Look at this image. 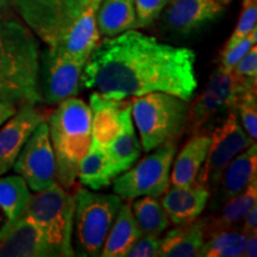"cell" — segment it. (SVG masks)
Listing matches in <instances>:
<instances>
[{
    "instance_id": "1f68e13d",
    "label": "cell",
    "mask_w": 257,
    "mask_h": 257,
    "mask_svg": "<svg viewBox=\"0 0 257 257\" xmlns=\"http://www.w3.org/2000/svg\"><path fill=\"white\" fill-rule=\"evenodd\" d=\"M234 110L238 112L244 130L256 142L257 138V101L256 91H245L237 98Z\"/></svg>"
},
{
    "instance_id": "2e32d148",
    "label": "cell",
    "mask_w": 257,
    "mask_h": 257,
    "mask_svg": "<svg viewBox=\"0 0 257 257\" xmlns=\"http://www.w3.org/2000/svg\"><path fill=\"white\" fill-rule=\"evenodd\" d=\"M59 253L48 243L32 220L22 216L15 227L0 239V257H51Z\"/></svg>"
},
{
    "instance_id": "ab89813d",
    "label": "cell",
    "mask_w": 257,
    "mask_h": 257,
    "mask_svg": "<svg viewBox=\"0 0 257 257\" xmlns=\"http://www.w3.org/2000/svg\"><path fill=\"white\" fill-rule=\"evenodd\" d=\"M10 6H15L14 0H0V12H4Z\"/></svg>"
},
{
    "instance_id": "d6986e66",
    "label": "cell",
    "mask_w": 257,
    "mask_h": 257,
    "mask_svg": "<svg viewBox=\"0 0 257 257\" xmlns=\"http://www.w3.org/2000/svg\"><path fill=\"white\" fill-rule=\"evenodd\" d=\"M120 120L121 128L119 134L107 146H101L110 156L119 174L131 168L134 163L140 159L142 152V146L136 136L133 123L131 101H125L120 111Z\"/></svg>"
},
{
    "instance_id": "7402d4cb",
    "label": "cell",
    "mask_w": 257,
    "mask_h": 257,
    "mask_svg": "<svg viewBox=\"0 0 257 257\" xmlns=\"http://www.w3.org/2000/svg\"><path fill=\"white\" fill-rule=\"evenodd\" d=\"M125 101L104 98L93 92L89 98L92 113V138L100 146H107L121 128L120 111Z\"/></svg>"
},
{
    "instance_id": "484cf974",
    "label": "cell",
    "mask_w": 257,
    "mask_h": 257,
    "mask_svg": "<svg viewBox=\"0 0 257 257\" xmlns=\"http://www.w3.org/2000/svg\"><path fill=\"white\" fill-rule=\"evenodd\" d=\"M205 242L202 219L192 223L176 225L162 238L160 256L162 257H193L197 256Z\"/></svg>"
},
{
    "instance_id": "44dd1931",
    "label": "cell",
    "mask_w": 257,
    "mask_h": 257,
    "mask_svg": "<svg viewBox=\"0 0 257 257\" xmlns=\"http://www.w3.org/2000/svg\"><path fill=\"white\" fill-rule=\"evenodd\" d=\"M211 146V137L207 135L194 134L186 143L176 157L170 181L176 186H193L197 184V178Z\"/></svg>"
},
{
    "instance_id": "d4e9b609",
    "label": "cell",
    "mask_w": 257,
    "mask_h": 257,
    "mask_svg": "<svg viewBox=\"0 0 257 257\" xmlns=\"http://www.w3.org/2000/svg\"><path fill=\"white\" fill-rule=\"evenodd\" d=\"M96 27L104 37H114L138 29L135 0H100L96 10Z\"/></svg>"
},
{
    "instance_id": "83f0119b",
    "label": "cell",
    "mask_w": 257,
    "mask_h": 257,
    "mask_svg": "<svg viewBox=\"0 0 257 257\" xmlns=\"http://www.w3.org/2000/svg\"><path fill=\"white\" fill-rule=\"evenodd\" d=\"M246 234L239 229L217 231L205 238L199 257H240L244 253Z\"/></svg>"
},
{
    "instance_id": "74e56055",
    "label": "cell",
    "mask_w": 257,
    "mask_h": 257,
    "mask_svg": "<svg viewBox=\"0 0 257 257\" xmlns=\"http://www.w3.org/2000/svg\"><path fill=\"white\" fill-rule=\"evenodd\" d=\"M19 106L12 102L0 101V126L17 112Z\"/></svg>"
},
{
    "instance_id": "f546056e",
    "label": "cell",
    "mask_w": 257,
    "mask_h": 257,
    "mask_svg": "<svg viewBox=\"0 0 257 257\" xmlns=\"http://www.w3.org/2000/svg\"><path fill=\"white\" fill-rule=\"evenodd\" d=\"M205 88L214 93L220 99H223L225 104L229 106L230 110L233 111L237 98L240 93H243L232 73L223 69L220 66L211 74Z\"/></svg>"
},
{
    "instance_id": "5bb4252c",
    "label": "cell",
    "mask_w": 257,
    "mask_h": 257,
    "mask_svg": "<svg viewBox=\"0 0 257 257\" xmlns=\"http://www.w3.org/2000/svg\"><path fill=\"white\" fill-rule=\"evenodd\" d=\"M100 0H91L83 11L69 25L53 47L73 59L87 62L89 55L100 43V34L96 27V10Z\"/></svg>"
},
{
    "instance_id": "d590c367",
    "label": "cell",
    "mask_w": 257,
    "mask_h": 257,
    "mask_svg": "<svg viewBox=\"0 0 257 257\" xmlns=\"http://www.w3.org/2000/svg\"><path fill=\"white\" fill-rule=\"evenodd\" d=\"M162 238L160 236L143 234L126 252V257H157L160 256Z\"/></svg>"
},
{
    "instance_id": "ba28073f",
    "label": "cell",
    "mask_w": 257,
    "mask_h": 257,
    "mask_svg": "<svg viewBox=\"0 0 257 257\" xmlns=\"http://www.w3.org/2000/svg\"><path fill=\"white\" fill-rule=\"evenodd\" d=\"M24 23L47 46H53L91 0H14Z\"/></svg>"
},
{
    "instance_id": "b9f144b4",
    "label": "cell",
    "mask_w": 257,
    "mask_h": 257,
    "mask_svg": "<svg viewBox=\"0 0 257 257\" xmlns=\"http://www.w3.org/2000/svg\"><path fill=\"white\" fill-rule=\"evenodd\" d=\"M243 2H249V0H243Z\"/></svg>"
},
{
    "instance_id": "e575fe53",
    "label": "cell",
    "mask_w": 257,
    "mask_h": 257,
    "mask_svg": "<svg viewBox=\"0 0 257 257\" xmlns=\"http://www.w3.org/2000/svg\"><path fill=\"white\" fill-rule=\"evenodd\" d=\"M168 3L169 0H135L137 27L147 28L152 25Z\"/></svg>"
},
{
    "instance_id": "9a60e30c",
    "label": "cell",
    "mask_w": 257,
    "mask_h": 257,
    "mask_svg": "<svg viewBox=\"0 0 257 257\" xmlns=\"http://www.w3.org/2000/svg\"><path fill=\"white\" fill-rule=\"evenodd\" d=\"M257 179V146H251L239 153L221 174V178L212 191L210 208L217 212L227 200L239 194L253 180Z\"/></svg>"
},
{
    "instance_id": "ac0fdd59",
    "label": "cell",
    "mask_w": 257,
    "mask_h": 257,
    "mask_svg": "<svg viewBox=\"0 0 257 257\" xmlns=\"http://www.w3.org/2000/svg\"><path fill=\"white\" fill-rule=\"evenodd\" d=\"M30 194V189L19 175H0V239L23 216Z\"/></svg>"
},
{
    "instance_id": "f1b7e54d",
    "label": "cell",
    "mask_w": 257,
    "mask_h": 257,
    "mask_svg": "<svg viewBox=\"0 0 257 257\" xmlns=\"http://www.w3.org/2000/svg\"><path fill=\"white\" fill-rule=\"evenodd\" d=\"M225 110H230V108L223 99L204 88L201 94L195 99L194 104L189 106L188 127L191 128V133L193 135L198 134L202 125L210 118Z\"/></svg>"
},
{
    "instance_id": "3957f363",
    "label": "cell",
    "mask_w": 257,
    "mask_h": 257,
    "mask_svg": "<svg viewBox=\"0 0 257 257\" xmlns=\"http://www.w3.org/2000/svg\"><path fill=\"white\" fill-rule=\"evenodd\" d=\"M55 154L56 181L69 189L75 184L78 166L92 142V113L81 99H66L47 117Z\"/></svg>"
},
{
    "instance_id": "7a4b0ae2",
    "label": "cell",
    "mask_w": 257,
    "mask_h": 257,
    "mask_svg": "<svg viewBox=\"0 0 257 257\" xmlns=\"http://www.w3.org/2000/svg\"><path fill=\"white\" fill-rule=\"evenodd\" d=\"M40 44L27 24L0 12V101L41 104Z\"/></svg>"
},
{
    "instance_id": "cb8c5ba5",
    "label": "cell",
    "mask_w": 257,
    "mask_h": 257,
    "mask_svg": "<svg viewBox=\"0 0 257 257\" xmlns=\"http://www.w3.org/2000/svg\"><path fill=\"white\" fill-rule=\"evenodd\" d=\"M142 236L143 232L135 219L131 205H128V202H121L100 256L124 257Z\"/></svg>"
},
{
    "instance_id": "4fadbf2b",
    "label": "cell",
    "mask_w": 257,
    "mask_h": 257,
    "mask_svg": "<svg viewBox=\"0 0 257 257\" xmlns=\"http://www.w3.org/2000/svg\"><path fill=\"white\" fill-rule=\"evenodd\" d=\"M48 115L35 104H23L0 126V175L12 169L22 148Z\"/></svg>"
},
{
    "instance_id": "5b68a950",
    "label": "cell",
    "mask_w": 257,
    "mask_h": 257,
    "mask_svg": "<svg viewBox=\"0 0 257 257\" xmlns=\"http://www.w3.org/2000/svg\"><path fill=\"white\" fill-rule=\"evenodd\" d=\"M75 194L55 182L30 194L24 216L32 220L59 256H74L72 236Z\"/></svg>"
},
{
    "instance_id": "f35d334b",
    "label": "cell",
    "mask_w": 257,
    "mask_h": 257,
    "mask_svg": "<svg viewBox=\"0 0 257 257\" xmlns=\"http://www.w3.org/2000/svg\"><path fill=\"white\" fill-rule=\"evenodd\" d=\"M257 255V233L248 234L244 246L243 256L245 257H256Z\"/></svg>"
},
{
    "instance_id": "4dcf8cb0",
    "label": "cell",
    "mask_w": 257,
    "mask_h": 257,
    "mask_svg": "<svg viewBox=\"0 0 257 257\" xmlns=\"http://www.w3.org/2000/svg\"><path fill=\"white\" fill-rule=\"evenodd\" d=\"M243 92L256 91L257 48L253 46L231 70Z\"/></svg>"
},
{
    "instance_id": "836d02e7",
    "label": "cell",
    "mask_w": 257,
    "mask_h": 257,
    "mask_svg": "<svg viewBox=\"0 0 257 257\" xmlns=\"http://www.w3.org/2000/svg\"><path fill=\"white\" fill-rule=\"evenodd\" d=\"M257 40V29H255L249 36L243 38L239 41L236 46L227 50H223L221 53V60H220V67L227 72H231L233 67L238 63V61L245 55L250 50V48L256 46Z\"/></svg>"
},
{
    "instance_id": "8fae6325",
    "label": "cell",
    "mask_w": 257,
    "mask_h": 257,
    "mask_svg": "<svg viewBox=\"0 0 257 257\" xmlns=\"http://www.w3.org/2000/svg\"><path fill=\"white\" fill-rule=\"evenodd\" d=\"M12 168L32 192H40L55 184V154L51 146L47 120L38 125L29 137Z\"/></svg>"
},
{
    "instance_id": "4316f807",
    "label": "cell",
    "mask_w": 257,
    "mask_h": 257,
    "mask_svg": "<svg viewBox=\"0 0 257 257\" xmlns=\"http://www.w3.org/2000/svg\"><path fill=\"white\" fill-rule=\"evenodd\" d=\"M134 217L143 234L161 236L169 226L165 208L155 197H140L131 205Z\"/></svg>"
},
{
    "instance_id": "9c48e42d",
    "label": "cell",
    "mask_w": 257,
    "mask_h": 257,
    "mask_svg": "<svg viewBox=\"0 0 257 257\" xmlns=\"http://www.w3.org/2000/svg\"><path fill=\"white\" fill-rule=\"evenodd\" d=\"M253 142L255 141L240 126L236 113L231 112L212 134L210 149L198 174L197 184L211 193L227 165Z\"/></svg>"
},
{
    "instance_id": "d6a6232c",
    "label": "cell",
    "mask_w": 257,
    "mask_h": 257,
    "mask_svg": "<svg viewBox=\"0 0 257 257\" xmlns=\"http://www.w3.org/2000/svg\"><path fill=\"white\" fill-rule=\"evenodd\" d=\"M257 3L256 0H249V2H243V11L240 14L236 28L231 35L226 44H225L224 50L230 49L236 46L239 41L249 36L251 32L257 29Z\"/></svg>"
},
{
    "instance_id": "60d3db41",
    "label": "cell",
    "mask_w": 257,
    "mask_h": 257,
    "mask_svg": "<svg viewBox=\"0 0 257 257\" xmlns=\"http://www.w3.org/2000/svg\"><path fill=\"white\" fill-rule=\"evenodd\" d=\"M220 3H223V4H227V3L230 2V0H219Z\"/></svg>"
},
{
    "instance_id": "52a82bcc",
    "label": "cell",
    "mask_w": 257,
    "mask_h": 257,
    "mask_svg": "<svg viewBox=\"0 0 257 257\" xmlns=\"http://www.w3.org/2000/svg\"><path fill=\"white\" fill-rule=\"evenodd\" d=\"M176 150L175 141H168L154 149V153L141 160L134 168H128L123 175L113 179L114 194L123 200L162 197L169 188L170 169Z\"/></svg>"
},
{
    "instance_id": "6da1fadb",
    "label": "cell",
    "mask_w": 257,
    "mask_h": 257,
    "mask_svg": "<svg viewBox=\"0 0 257 257\" xmlns=\"http://www.w3.org/2000/svg\"><path fill=\"white\" fill-rule=\"evenodd\" d=\"M195 57L189 48L161 43L135 29L100 41L83 67L81 83L114 100L165 92L189 101L198 87Z\"/></svg>"
},
{
    "instance_id": "603a6c76",
    "label": "cell",
    "mask_w": 257,
    "mask_h": 257,
    "mask_svg": "<svg viewBox=\"0 0 257 257\" xmlns=\"http://www.w3.org/2000/svg\"><path fill=\"white\" fill-rule=\"evenodd\" d=\"M257 201V179L250 184L248 187L240 192L239 194L234 195L230 200H227L221 206L218 216L204 218L205 238L210 236L211 233L217 232V231L238 229L240 221L248 213V211Z\"/></svg>"
},
{
    "instance_id": "e0dca14e",
    "label": "cell",
    "mask_w": 257,
    "mask_h": 257,
    "mask_svg": "<svg viewBox=\"0 0 257 257\" xmlns=\"http://www.w3.org/2000/svg\"><path fill=\"white\" fill-rule=\"evenodd\" d=\"M211 193L200 185L176 186L167 189L163 194L162 204L169 221L175 225L187 224L197 220L207 202Z\"/></svg>"
},
{
    "instance_id": "7c38bea8",
    "label": "cell",
    "mask_w": 257,
    "mask_h": 257,
    "mask_svg": "<svg viewBox=\"0 0 257 257\" xmlns=\"http://www.w3.org/2000/svg\"><path fill=\"white\" fill-rule=\"evenodd\" d=\"M219 0H169L161 12V23L166 30L179 36H188L224 15Z\"/></svg>"
},
{
    "instance_id": "ffe728a7",
    "label": "cell",
    "mask_w": 257,
    "mask_h": 257,
    "mask_svg": "<svg viewBox=\"0 0 257 257\" xmlns=\"http://www.w3.org/2000/svg\"><path fill=\"white\" fill-rule=\"evenodd\" d=\"M119 175L118 170L105 152V149L92 138L88 152L82 157L78 166L80 184L91 188L92 191H100L108 187L114 178Z\"/></svg>"
},
{
    "instance_id": "8d00e7d4",
    "label": "cell",
    "mask_w": 257,
    "mask_h": 257,
    "mask_svg": "<svg viewBox=\"0 0 257 257\" xmlns=\"http://www.w3.org/2000/svg\"><path fill=\"white\" fill-rule=\"evenodd\" d=\"M240 231L246 236L257 233V205H253L245 214V217L243 218V225L240 227Z\"/></svg>"
},
{
    "instance_id": "8992f818",
    "label": "cell",
    "mask_w": 257,
    "mask_h": 257,
    "mask_svg": "<svg viewBox=\"0 0 257 257\" xmlns=\"http://www.w3.org/2000/svg\"><path fill=\"white\" fill-rule=\"evenodd\" d=\"M121 202L123 199L117 194H101L87 188L76 191L73 226L75 255L100 256Z\"/></svg>"
},
{
    "instance_id": "277c9868",
    "label": "cell",
    "mask_w": 257,
    "mask_h": 257,
    "mask_svg": "<svg viewBox=\"0 0 257 257\" xmlns=\"http://www.w3.org/2000/svg\"><path fill=\"white\" fill-rule=\"evenodd\" d=\"M131 115L140 131L142 149L150 153L185 133L189 121V104L169 93L153 92L131 101Z\"/></svg>"
},
{
    "instance_id": "30bf717a",
    "label": "cell",
    "mask_w": 257,
    "mask_h": 257,
    "mask_svg": "<svg viewBox=\"0 0 257 257\" xmlns=\"http://www.w3.org/2000/svg\"><path fill=\"white\" fill-rule=\"evenodd\" d=\"M85 62L48 47L40 55L38 85L42 101L57 105L78 95Z\"/></svg>"
}]
</instances>
